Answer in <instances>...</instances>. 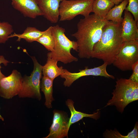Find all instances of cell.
<instances>
[{
  "label": "cell",
  "instance_id": "8",
  "mask_svg": "<svg viewBox=\"0 0 138 138\" xmlns=\"http://www.w3.org/2000/svg\"><path fill=\"white\" fill-rule=\"evenodd\" d=\"M108 65L106 63L100 66L89 68L86 67L84 69L79 70L77 73H72L65 69H63V73L60 76L65 79L63 85L65 87H69L76 80L80 77L88 76H103L114 79V77L109 74L107 72L106 68Z\"/></svg>",
  "mask_w": 138,
  "mask_h": 138
},
{
  "label": "cell",
  "instance_id": "27",
  "mask_svg": "<svg viewBox=\"0 0 138 138\" xmlns=\"http://www.w3.org/2000/svg\"><path fill=\"white\" fill-rule=\"evenodd\" d=\"M0 119L2 121H4V119L3 117L0 114Z\"/></svg>",
  "mask_w": 138,
  "mask_h": 138
},
{
  "label": "cell",
  "instance_id": "5",
  "mask_svg": "<svg viewBox=\"0 0 138 138\" xmlns=\"http://www.w3.org/2000/svg\"><path fill=\"white\" fill-rule=\"evenodd\" d=\"M33 64V68L30 76L25 75L22 77V86L18 94L20 98H36L39 100L41 98L40 92L41 79L43 66L34 56L31 57Z\"/></svg>",
  "mask_w": 138,
  "mask_h": 138
},
{
  "label": "cell",
  "instance_id": "15",
  "mask_svg": "<svg viewBox=\"0 0 138 138\" xmlns=\"http://www.w3.org/2000/svg\"><path fill=\"white\" fill-rule=\"evenodd\" d=\"M66 105L69 109L71 113V116L69 118L68 127L82 119L84 117H89L97 120L100 116V112L97 111L92 114H89L76 110L74 106V102L71 99H68L66 102Z\"/></svg>",
  "mask_w": 138,
  "mask_h": 138
},
{
  "label": "cell",
  "instance_id": "22",
  "mask_svg": "<svg viewBox=\"0 0 138 138\" xmlns=\"http://www.w3.org/2000/svg\"><path fill=\"white\" fill-rule=\"evenodd\" d=\"M13 31L12 25L8 22L0 21V44L5 43Z\"/></svg>",
  "mask_w": 138,
  "mask_h": 138
},
{
  "label": "cell",
  "instance_id": "25",
  "mask_svg": "<svg viewBox=\"0 0 138 138\" xmlns=\"http://www.w3.org/2000/svg\"><path fill=\"white\" fill-rule=\"evenodd\" d=\"M9 62L5 59L3 56L0 55V80L6 76L2 73L1 71V64L3 63L4 65L6 66Z\"/></svg>",
  "mask_w": 138,
  "mask_h": 138
},
{
  "label": "cell",
  "instance_id": "6",
  "mask_svg": "<svg viewBox=\"0 0 138 138\" xmlns=\"http://www.w3.org/2000/svg\"><path fill=\"white\" fill-rule=\"evenodd\" d=\"M94 0H63L60 5V21L70 20L78 15L87 17L92 12Z\"/></svg>",
  "mask_w": 138,
  "mask_h": 138
},
{
  "label": "cell",
  "instance_id": "1",
  "mask_svg": "<svg viewBox=\"0 0 138 138\" xmlns=\"http://www.w3.org/2000/svg\"><path fill=\"white\" fill-rule=\"evenodd\" d=\"M107 21L94 14L80 19L77 24V31L72 35L76 39L79 57H91L93 47L100 39Z\"/></svg>",
  "mask_w": 138,
  "mask_h": 138
},
{
  "label": "cell",
  "instance_id": "14",
  "mask_svg": "<svg viewBox=\"0 0 138 138\" xmlns=\"http://www.w3.org/2000/svg\"><path fill=\"white\" fill-rule=\"evenodd\" d=\"M58 61L52 58L47 57L45 64L43 66L42 72L43 76L54 80L56 77L61 75L63 72L62 66L58 67Z\"/></svg>",
  "mask_w": 138,
  "mask_h": 138
},
{
  "label": "cell",
  "instance_id": "13",
  "mask_svg": "<svg viewBox=\"0 0 138 138\" xmlns=\"http://www.w3.org/2000/svg\"><path fill=\"white\" fill-rule=\"evenodd\" d=\"M63 0H37L42 16L53 23H56L58 21L60 4Z\"/></svg>",
  "mask_w": 138,
  "mask_h": 138
},
{
  "label": "cell",
  "instance_id": "10",
  "mask_svg": "<svg viewBox=\"0 0 138 138\" xmlns=\"http://www.w3.org/2000/svg\"><path fill=\"white\" fill-rule=\"evenodd\" d=\"M52 123L49 128V134L44 138L68 137L69 128V118L67 113L63 111L55 110L53 111Z\"/></svg>",
  "mask_w": 138,
  "mask_h": 138
},
{
  "label": "cell",
  "instance_id": "11",
  "mask_svg": "<svg viewBox=\"0 0 138 138\" xmlns=\"http://www.w3.org/2000/svg\"><path fill=\"white\" fill-rule=\"evenodd\" d=\"M137 23L132 14L125 10L124 17L121 25V36L123 42L138 40Z\"/></svg>",
  "mask_w": 138,
  "mask_h": 138
},
{
  "label": "cell",
  "instance_id": "2",
  "mask_svg": "<svg viewBox=\"0 0 138 138\" xmlns=\"http://www.w3.org/2000/svg\"><path fill=\"white\" fill-rule=\"evenodd\" d=\"M121 25L107 21L100 39L93 47L91 57L102 60L108 65L112 64L123 42Z\"/></svg>",
  "mask_w": 138,
  "mask_h": 138
},
{
  "label": "cell",
  "instance_id": "4",
  "mask_svg": "<svg viewBox=\"0 0 138 138\" xmlns=\"http://www.w3.org/2000/svg\"><path fill=\"white\" fill-rule=\"evenodd\" d=\"M116 83L113 96L105 106L114 105L122 113L128 104L138 100V83L123 78L118 79Z\"/></svg>",
  "mask_w": 138,
  "mask_h": 138
},
{
  "label": "cell",
  "instance_id": "12",
  "mask_svg": "<svg viewBox=\"0 0 138 138\" xmlns=\"http://www.w3.org/2000/svg\"><path fill=\"white\" fill-rule=\"evenodd\" d=\"M13 7L25 17L35 19L42 16L37 0H10Z\"/></svg>",
  "mask_w": 138,
  "mask_h": 138
},
{
  "label": "cell",
  "instance_id": "9",
  "mask_svg": "<svg viewBox=\"0 0 138 138\" xmlns=\"http://www.w3.org/2000/svg\"><path fill=\"white\" fill-rule=\"evenodd\" d=\"M22 79L20 73L13 70L10 75L0 80V96L9 99L18 95L21 88Z\"/></svg>",
  "mask_w": 138,
  "mask_h": 138
},
{
  "label": "cell",
  "instance_id": "17",
  "mask_svg": "<svg viewBox=\"0 0 138 138\" xmlns=\"http://www.w3.org/2000/svg\"><path fill=\"white\" fill-rule=\"evenodd\" d=\"M128 3V0H124L118 5H115L109 11L105 19L107 21H111L114 22L121 24L123 18L122 17L123 11Z\"/></svg>",
  "mask_w": 138,
  "mask_h": 138
},
{
  "label": "cell",
  "instance_id": "21",
  "mask_svg": "<svg viewBox=\"0 0 138 138\" xmlns=\"http://www.w3.org/2000/svg\"><path fill=\"white\" fill-rule=\"evenodd\" d=\"M138 124L137 122L135 124L133 130L126 135H123L117 130H107L103 133V136L106 138H137L138 137Z\"/></svg>",
  "mask_w": 138,
  "mask_h": 138
},
{
  "label": "cell",
  "instance_id": "18",
  "mask_svg": "<svg viewBox=\"0 0 138 138\" xmlns=\"http://www.w3.org/2000/svg\"><path fill=\"white\" fill-rule=\"evenodd\" d=\"M114 5L111 0H94L92 12L99 17L105 19L108 12Z\"/></svg>",
  "mask_w": 138,
  "mask_h": 138
},
{
  "label": "cell",
  "instance_id": "26",
  "mask_svg": "<svg viewBox=\"0 0 138 138\" xmlns=\"http://www.w3.org/2000/svg\"><path fill=\"white\" fill-rule=\"evenodd\" d=\"M115 5L119 4L124 0H111Z\"/></svg>",
  "mask_w": 138,
  "mask_h": 138
},
{
  "label": "cell",
  "instance_id": "16",
  "mask_svg": "<svg viewBox=\"0 0 138 138\" xmlns=\"http://www.w3.org/2000/svg\"><path fill=\"white\" fill-rule=\"evenodd\" d=\"M53 80L45 76L42 77L40 83V89L45 96L44 105L48 108H52V103L54 100L53 96Z\"/></svg>",
  "mask_w": 138,
  "mask_h": 138
},
{
  "label": "cell",
  "instance_id": "24",
  "mask_svg": "<svg viewBox=\"0 0 138 138\" xmlns=\"http://www.w3.org/2000/svg\"><path fill=\"white\" fill-rule=\"evenodd\" d=\"M132 73L129 79L134 82L138 83V61L132 65Z\"/></svg>",
  "mask_w": 138,
  "mask_h": 138
},
{
  "label": "cell",
  "instance_id": "19",
  "mask_svg": "<svg viewBox=\"0 0 138 138\" xmlns=\"http://www.w3.org/2000/svg\"><path fill=\"white\" fill-rule=\"evenodd\" d=\"M44 32V31H40L35 27H29L26 28L22 33L17 34L14 32L9 36V38L16 37L18 38L17 41H19L23 39L28 42H32L36 41Z\"/></svg>",
  "mask_w": 138,
  "mask_h": 138
},
{
  "label": "cell",
  "instance_id": "20",
  "mask_svg": "<svg viewBox=\"0 0 138 138\" xmlns=\"http://www.w3.org/2000/svg\"><path fill=\"white\" fill-rule=\"evenodd\" d=\"M43 45L48 51H53L54 46V39L52 26L49 27L44 31L42 35L36 41Z\"/></svg>",
  "mask_w": 138,
  "mask_h": 138
},
{
  "label": "cell",
  "instance_id": "7",
  "mask_svg": "<svg viewBox=\"0 0 138 138\" xmlns=\"http://www.w3.org/2000/svg\"><path fill=\"white\" fill-rule=\"evenodd\" d=\"M138 61V40L123 42L112 63L123 71L132 70V65Z\"/></svg>",
  "mask_w": 138,
  "mask_h": 138
},
{
  "label": "cell",
  "instance_id": "3",
  "mask_svg": "<svg viewBox=\"0 0 138 138\" xmlns=\"http://www.w3.org/2000/svg\"><path fill=\"white\" fill-rule=\"evenodd\" d=\"M54 39L53 51L48 53L47 57H50L64 64L77 62L78 59L71 54L73 49L77 52L78 45L76 41H71L65 36L64 28L57 25L52 26Z\"/></svg>",
  "mask_w": 138,
  "mask_h": 138
},
{
  "label": "cell",
  "instance_id": "23",
  "mask_svg": "<svg viewBox=\"0 0 138 138\" xmlns=\"http://www.w3.org/2000/svg\"><path fill=\"white\" fill-rule=\"evenodd\" d=\"M128 5L125 10L130 12L133 15L137 22L138 21V0H128Z\"/></svg>",
  "mask_w": 138,
  "mask_h": 138
}]
</instances>
